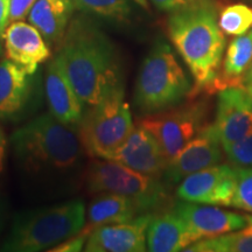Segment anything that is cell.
<instances>
[{"label":"cell","instance_id":"2e32d148","mask_svg":"<svg viewBox=\"0 0 252 252\" xmlns=\"http://www.w3.org/2000/svg\"><path fill=\"white\" fill-rule=\"evenodd\" d=\"M112 160L143 174L157 178H162L168 163L157 138L139 124L134 126Z\"/></svg>","mask_w":252,"mask_h":252},{"label":"cell","instance_id":"7a4b0ae2","mask_svg":"<svg viewBox=\"0 0 252 252\" xmlns=\"http://www.w3.org/2000/svg\"><path fill=\"white\" fill-rule=\"evenodd\" d=\"M56 60L86 109L124 89V70L110 37L84 17L70 21Z\"/></svg>","mask_w":252,"mask_h":252},{"label":"cell","instance_id":"8fae6325","mask_svg":"<svg viewBox=\"0 0 252 252\" xmlns=\"http://www.w3.org/2000/svg\"><path fill=\"white\" fill-rule=\"evenodd\" d=\"M222 147L214 124H208L169 160L162 175L163 181L168 186H175L186 176L219 165L223 159Z\"/></svg>","mask_w":252,"mask_h":252},{"label":"cell","instance_id":"836d02e7","mask_svg":"<svg viewBox=\"0 0 252 252\" xmlns=\"http://www.w3.org/2000/svg\"><path fill=\"white\" fill-rule=\"evenodd\" d=\"M242 88H244V90L247 91L249 96H250V98L252 99V84H245V86H243Z\"/></svg>","mask_w":252,"mask_h":252},{"label":"cell","instance_id":"cb8c5ba5","mask_svg":"<svg viewBox=\"0 0 252 252\" xmlns=\"http://www.w3.org/2000/svg\"><path fill=\"white\" fill-rule=\"evenodd\" d=\"M219 26L226 35H243L252 27V8L245 4H232L222 9Z\"/></svg>","mask_w":252,"mask_h":252},{"label":"cell","instance_id":"484cf974","mask_svg":"<svg viewBox=\"0 0 252 252\" xmlns=\"http://www.w3.org/2000/svg\"><path fill=\"white\" fill-rule=\"evenodd\" d=\"M223 150L232 166L252 167V132Z\"/></svg>","mask_w":252,"mask_h":252},{"label":"cell","instance_id":"4dcf8cb0","mask_svg":"<svg viewBox=\"0 0 252 252\" xmlns=\"http://www.w3.org/2000/svg\"><path fill=\"white\" fill-rule=\"evenodd\" d=\"M6 153V138L1 127H0V173L4 169V160Z\"/></svg>","mask_w":252,"mask_h":252},{"label":"cell","instance_id":"603a6c76","mask_svg":"<svg viewBox=\"0 0 252 252\" xmlns=\"http://www.w3.org/2000/svg\"><path fill=\"white\" fill-rule=\"evenodd\" d=\"M71 2L77 11L117 24L130 23L133 14L131 0H71Z\"/></svg>","mask_w":252,"mask_h":252},{"label":"cell","instance_id":"ac0fdd59","mask_svg":"<svg viewBox=\"0 0 252 252\" xmlns=\"http://www.w3.org/2000/svg\"><path fill=\"white\" fill-rule=\"evenodd\" d=\"M198 241L187 222L175 212L162 210L153 214L147 228V250L176 252Z\"/></svg>","mask_w":252,"mask_h":252},{"label":"cell","instance_id":"f546056e","mask_svg":"<svg viewBox=\"0 0 252 252\" xmlns=\"http://www.w3.org/2000/svg\"><path fill=\"white\" fill-rule=\"evenodd\" d=\"M9 4L11 0H0V40L4 37L5 31L8 26Z\"/></svg>","mask_w":252,"mask_h":252},{"label":"cell","instance_id":"d6a6232c","mask_svg":"<svg viewBox=\"0 0 252 252\" xmlns=\"http://www.w3.org/2000/svg\"><path fill=\"white\" fill-rule=\"evenodd\" d=\"M245 84H252V63H251L250 68H249V71H248L247 76H245L243 86H245Z\"/></svg>","mask_w":252,"mask_h":252},{"label":"cell","instance_id":"277c9868","mask_svg":"<svg viewBox=\"0 0 252 252\" xmlns=\"http://www.w3.org/2000/svg\"><path fill=\"white\" fill-rule=\"evenodd\" d=\"M87 222L86 203L80 198L24 210L14 216L1 251L39 252L77 235Z\"/></svg>","mask_w":252,"mask_h":252},{"label":"cell","instance_id":"1f68e13d","mask_svg":"<svg viewBox=\"0 0 252 252\" xmlns=\"http://www.w3.org/2000/svg\"><path fill=\"white\" fill-rule=\"evenodd\" d=\"M5 202L2 200L1 196H0V231L2 230V226H4V222H5Z\"/></svg>","mask_w":252,"mask_h":252},{"label":"cell","instance_id":"4316f807","mask_svg":"<svg viewBox=\"0 0 252 252\" xmlns=\"http://www.w3.org/2000/svg\"><path fill=\"white\" fill-rule=\"evenodd\" d=\"M91 232L88 231L87 229L82 230L77 235L65 239L64 242L56 245V247L50 249V252H78L84 250L88 238H89Z\"/></svg>","mask_w":252,"mask_h":252},{"label":"cell","instance_id":"3957f363","mask_svg":"<svg viewBox=\"0 0 252 252\" xmlns=\"http://www.w3.org/2000/svg\"><path fill=\"white\" fill-rule=\"evenodd\" d=\"M168 35L194 78L189 97L215 94L225 37L219 26V14L213 0L172 12L167 21Z\"/></svg>","mask_w":252,"mask_h":252},{"label":"cell","instance_id":"d590c367","mask_svg":"<svg viewBox=\"0 0 252 252\" xmlns=\"http://www.w3.org/2000/svg\"><path fill=\"white\" fill-rule=\"evenodd\" d=\"M0 55H1V45H0Z\"/></svg>","mask_w":252,"mask_h":252},{"label":"cell","instance_id":"9a60e30c","mask_svg":"<svg viewBox=\"0 0 252 252\" xmlns=\"http://www.w3.org/2000/svg\"><path fill=\"white\" fill-rule=\"evenodd\" d=\"M173 209L184 219L197 239L215 237L248 225L250 216L223 210L212 204L179 201Z\"/></svg>","mask_w":252,"mask_h":252},{"label":"cell","instance_id":"83f0119b","mask_svg":"<svg viewBox=\"0 0 252 252\" xmlns=\"http://www.w3.org/2000/svg\"><path fill=\"white\" fill-rule=\"evenodd\" d=\"M35 2L36 0H11L8 24L23 21L24 19L28 18V14Z\"/></svg>","mask_w":252,"mask_h":252},{"label":"cell","instance_id":"4fadbf2b","mask_svg":"<svg viewBox=\"0 0 252 252\" xmlns=\"http://www.w3.org/2000/svg\"><path fill=\"white\" fill-rule=\"evenodd\" d=\"M153 214H141L123 223L98 226L88 238V252H143L147 250V228Z\"/></svg>","mask_w":252,"mask_h":252},{"label":"cell","instance_id":"d6986e66","mask_svg":"<svg viewBox=\"0 0 252 252\" xmlns=\"http://www.w3.org/2000/svg\"><path fill=\"white\" fill-rule=\"evenodd\" d=\"M74 9L71 0H36L28 14V21L40 32L50 48L58 50Z\"/></svg>","mask_w":252,"mask_h":252},{"label":"cell","instance_id":"5bb4252c","mask_svg":"<svg viewBox=\"0 0 252 252\" xmlns=\"http://www.w3.org/2000/svg\"><path fill=\"white\" fill-rule=\"evenodd\" d=\"M43 93L49 113L56 121L74 128L80 126L87 109L72 89L55 56L47 63Z\"/></svg>","mask_w":252,"mask_h":252},{"label":"cell","instance_id":"9c48e42d","mask_svg":"<svg viewBox=\"0 0 252 252\" xmlns=\"http://www.w3.org/2000/svg\"><path fill=\"white\" fill-rule=\"evenodd\" d=\"M43 94L39 71L30 74L8 59L0 62V121L27 119L40 108Z\"/></svg>","mask_w":252,"mask_h":252},{"label":"cell","instance_id":"ba28073f","mask_svg":"<svg viewBox=\"0 0 252 252\" xmlns=\"http://www.w3.org/2000/svg\"><path fill=\"white\" fill-rule=\"evenodd\" d=\"M210 94L188 97L165 111L144 116L138 124L147 128L161 146L167 161L209 124Z\"/></svg>","mask_w":252,"mask_h":252},{"label":"cell","instance_id":"8992f818","mask_svg":"<svg viewBox=\"0 0 252 252\" xmlns=\"http://www.w3.org/2000/svg\"><path fill=\"white\" fill-rule=\"evenodd\" d=\"M83 186L88 193H115L128 197L141 214H156L171 203L165 181L157 176L143 174L115 160L96 159L87 165Z\"/></svg>","mask_w":252,"mask_h":252},{"label":"cell","instance_id":"7c38bea8","mask_svg":"<svg viewBox=\"0 0 252 252\" xmlns=\"http://www.w3.org/2000/svg\"><path fill=\"white\" fill-rule=\"evenodd\" d=\"M223 149L252 132V99L242 87L219 91L213 123Z\"/></svg>","mask_w":252,"mask_h":252},{"label":"cell","instance_id":"e0dca14e","mask_svg":"<svg viewBox=\"0 0 252 252\" xmlns=\"http://www.w3.org/2000/svg\"><path fill=\"white\" fill-rule=\"evenodd\" d=\"M5 53L8 60L23 67L30 74L39 70V65L52 58V48L33 25L15 21L6 28Z\"/></svg>","mask_w":252,"mask_h":252},{"label":"cell","instance_id":"d4e9b609","mask_svg":"<svg viewBox=\"0 0 252 252\" xmlns=\"http://www.w3.org/2000/svg\"><path fill=\"white\" fill-rule=\"evenodd\" d=\"M235 172L236 190L231 207L252 213V167H235Z\"/></svg>","mask_w":252,"mask_h":252},{"label":"cell","instance_id":"52a82bcc","mask_svg":"<svg viewBox=\"0 0 252 252\" xmlns=\"http://www.w3.org/2000/svg\"><path fill=\"white\" fill-rule=\"evenodd\" d=\"M133 127L125 89H121L102 103L87 109L77 132L88 156L112 160Z\"/></svg>","mask_w":252,"mask_h":252},{"label":"cell","instance_id":"5b68a950","mask_svg":"<svg viewBox=\"0 0 252 252\" xmlns=\"http://www.w3.org/2000/svg\"><path fill=\"white\" fill-rule=\"evenodd\" d=\"M193 86L165 41H157L141 62L133 103L141 115H153L178 105L190 96Z\"/></svg>","mask_w":252,"mask_h":252},{"label":"cell","instance_id":"ffe728a7","mask_svg":"<svg viewBox=\"0 0 252 252\" xmlns=\"http://www.w3.org/2000/svg\"><path fill=\"white\" fill-rule=\"evenodd\" d=\"M139 215L140 209L128 197L115 193H100L89 204L84 229L93 232L98 226L128 222Z\"/></svg>","mask_w":252,"mask_h":252},{"label":"cell","instance_id":"f1b7e54d","mask_svg":"<svg viewBox=\"0 0 252 252\" xmlns=\"http://www.w3.org/2000/svg\"><path fill=\"white\" fill-rule=\"evenodd\" d=\"M151 1L160 11L172 13V12L179 11V9L196 4V2L201 1V0H151Z\"/></svg>","mask_w":252,"mask_h":252},{"label":"cell","instance_id":"30bf717a","mask_svg":"<svg viewBox=\"0 0 252 252\" xmlns=\"http://www.w3.org/2000/svg\"><path fill=\"white\" fill-rule=\"evenodd\" d=\"M235 190V167L215 165L186 176L176 188V196L187 202L231 207Z\"/></svg>","mask_w":252,"mask_h":252},{"label":"cell","instance_id":"e575fe53","mask_svg":"<svg viewBox=\"0 0 252 252\" xmlns=\"http://www.w3.org/2000/svg\"><path fill=\"white\" fill-rule=\"evenodd\" d=\"M135 2H138V4L144 6V7H146L147 4H146V0H134Z\"/></svg>","mask_w":252,"mask_h":252},{"label":"cell","instance_id":"8d00e7d4","mask_svg":"<svg viewBox=\"0 0 252 252\" xmlns=\"http://www.w3.org/2000/svg\"><path fill=\"white\" fill-rule=\"evenodd\" d=\"M250 33H251V35H252V31H251V32H250Z\"/></svg>","mask_w":252,"mask_h":252},{"label":"cell","instance_id":"44dd1931","mask_svg":"<svg viewBox=\"0 0 252 252\" xmlns=\"http://www.w3.org/2000/svg\"><path fill=\"white\" fill-rule=\"evenodd\" d=\"M252 63V35L235 37L226 48L222 71L215 83V93L229 87H243L245 76Z\"/></svg>","mask_w":252,"mask_h":252},{"label":"cell","instance_id":"6da1fadb","mask_svg":"<svg viewBox=\"0 0 252 252\" xmlns=\"http://www.w3.org/2000/svg\"><path fill=\"white\" fill-rule=\"evenodd\" d=\"M9 141L25 187L34 196L62 197L83 184L88 154L77 128L49 112L17 128Z\"/></svg>","mask_w":252,"mask_h":252},{"label":"cell","instance_id":"7402d4cb","mask_svg":"<svg viewBox=\"0 0 252 252\" xmlns=\"http://www.w3.org/2000/svg\"><path fill=\"white\" fill-rule=\"evenodd\" d=\"M184 251L191 252H252V216L244 228L215 237L194 242Z\"/></svg>","mask_w":252,"mask_h":252}]
</instances>
